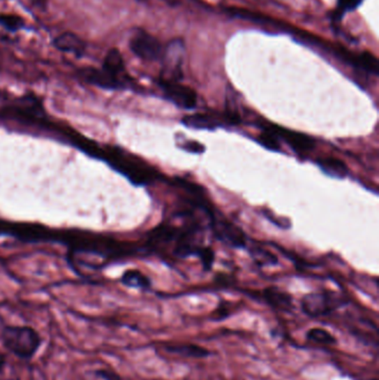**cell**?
<instances>
[{
    "label": "cell",
    "instance_id": "15",
    "mask_svg": "<svg viewBox=\"0 0 379 380\" xmlns=\"http://www.w3.org/2000/svg\"><path fill=\"white\" fill-rule=\"evenodd\" d=\"M121 283L127 287L136 288V289H142V291H149L151 287V282L149 278L136 269H131V270L124 272Z\"/></svg>",
    "mask_w": 379,
    "mask_h": 380
},
{
    "label": "cell",
    "instance_id": "13",
    "mask_svg": "<svg viewBox=\"0 0 379 380\" xmlns=\"http://www.w3.org/2000/svg\"><path fill=\"white\" fill-rule=\"evenodd\" d=\"M165 351L172 355L185 357V358L191 359H206L209 358L211 351L207 348L196 345V344H178V345H170L165 347Z\"/></svg>",
    "mask_w": 379,
    "mask_h": 380
},
{
    "label": "cell",
    "instance_id": "20",
    "mask_svg": "<svg viewBox=\"0 0 379 380\" xmlns=\"http://www.w3.org/2000/svg\"><path fill=\"white\" fill-rule=\"evenodd\" d=\"M262 133L257 138V142H260L265 148L272 150V152H281L279 139L276 137L273 131H270L265 122L262 124Z\"/></svg>",
    "mask_w": 379,
    "mask_h": 380
},
{
    "label": "cell",
    "instance_id": "9",
    "mask_svg": "<svg viewBox=\"0 0 379 380\" xmlns=\"http://www.w3.org/2000/svg\"><path fill=\"white\" fill-rule=\"evenodd\" d=\"M266 124V122H265ZM270 131L275 133L276 137L286 142L288 146L297 154H309L311 150L315 149L316 142L311 137L307 136L305 133H297V131H288L285 128L278 126L266 124Z\"/></svg>",
    "mask_w": 379,
    "mask_h": 380
},
{
    "label": "cell",
    "instance_id": "18",
    "mask_svg": "<svg viewBox=\"0 0 379 380\" xmlns=\"http://www.w3.org/2000/svg\"><path fill=\"white\" fill-rule=\"evenodd\" d=\"M363 3L364 0H337V7L332 15V20L335 22H341L345 15L356 10Z\"/></svg>",
    "mask_w": 379,
    "mask_h": 380
},
{
    "label": "cell",
    "instance_id": "14",
    "mask_svg": "<svg viewBox=\"0 0 379 380\" xmlns=\"http://www.w3.org/2000/svg\"><path fill=\"white\" fill-rule=\"evenodd\" d=\"M317 166L320 167L325 174L333 178L343 180L348 175V168L346 163L341 161L339 158L322 157L318 158L316 161Z\"/></svg>",
    "mask_w": 379,
    "mask_h": 380
},
{
    "label": "cell",
    "instance_id": "16",
    "mask_svg": "<svg viewBox=\"0 0 379 380\" xmlns=\"http://www.w3.org/2000/svg\"><path fill=\"white\" fill-rule=\"evenodd\" d=\"M0 27L8 33L16 34L27 29V22L20 15L0 13Z\"/></svg>",
    "mask_w": 379,
    "mask_h": 380
},
{
    "label": "cell",
    "instance_id": "7",
    "mask_svg": "<svg viewBox=\"0 0 379 380\" xmlns=\"http://www.w3.org/2000/svg\"><path fill=\"white\" fill-rule=\"evenodd\" d=\"M159 87L167 101L174 103L181 109H194L197 106V94L188 86L180 84V82H166L158 79Z\"/></svg>",
    "mask_w": 379,
    "mask_h": 380
},
{
    "label": "cell",
    "instance_id": "6",
    "mask_svg": "<svg viewBox=\"0 0 379 380\" xmlns=\"http://www.w3.org/2000/svg\"><path fill=\"white\" fill-rule=\"evenodd\" d=\"M185 44L180 38L172 39L165 46L163 71L159 79L166 82H180L183 78V60Z\"/></svg>",
    "mask_w": 379,
    "mask_h": 380
},
{
    "label": "cell",
    "instance_id": "11",
    "mask_svg": "<svg viewBox=\"0 0 379 380\" xmlns=\"http://www.w3.org/2000/svg\"><path fill=\"white\" fill-rule=\"evenodd\" d=\"M52 44L58 52L74 54L76 58L84 57L87 52V43L77 34L71 31H66L56 36L55 38L52 39Z\"/></svg>",
    "mask_w": 379,
    "mask_h": 380
},
{
    "label": "cell",
    "instance_id": "26",
    "mask_svg": "<svg viewBox=\"0 0 379 380\" xmlns=\"http://www.w3.org/2000/svg\"><path fill=\"white\" fill-rule=\"evenodd\" d=\"M366 380H378V378L374 377V378H371V379H366Z\"/></svg>",
    "mask_w": 379,
    "mask_h": 380
},
{
    "label": "cell",
    "instance_id": "17",
    "mask_svg": "<svg viewBox=\"0 0 379 380\" xmlns=\"http://www.w3.org/2000/svg\"><path fill=\"white\" fill-rule=\"evenodd\" d=\"M306 339L316 345L334 346L339 344V340L332 332L320 327L309 329V332H306Z\"/></svg>",
    "mask_w": 379,
    "mask_h": 380
},
{
    "label": "cell",
    "instance_id": "4",
    "mask_svg": "<svg viewBox=\"0 0 379 380\" xmlns=\"http://www.w3.org/2000/svg\"><path fill=\"white\" fill-rule=\"evenodd\" d=\"M3 342L11 353L22 358H30L40 345L39 335L28 327H8L3 332Z\"/></svg>",
    "mask_w": 379,
    "mask_h": 380
},
{
    "label": "cell",
    "instance_id": "25",
    "mask_svg": "<svg viewBox=\"0 0 379 380\" xmlns=\"http://www.w3.org/2000/svg\"><path fill=\"white\" fill-rule=\"evenodd\" d=\"M137 1H140V3H146L148 0H137Z\"/></svg>",
    "mask_w": 379,
    "mask_h": 380
},
{
    "label": "cell",
    "instance_id": "12",
    "mask_svg": "<svg viewBox=\"0 0 379 380\" xmlns=\"http://www.w3.org/2000/svg\"><path fill=\"white\" fill-rule=\"evenodd\" d=\"M262 302L276 312L292 314L295 309L294 298L290 293L278 287H268L262 293Z\"/></svg>",
    "mask_w": 379,
    "mask_h": 380
},
{
    "label": "cell",
    "instance_id": "10",
    "mask_svg": "<svg viewBox=\"0 0 379 380\" xmlns=\"http://www.w3.org/2000/svg\"><path fill=\"white\" fill-rule=\"evenodd\" d=\"M186 127L194 129H216L225 125H234L228 115H219L215 112L207 114L187 115L181 120Z\"/></svg>",
    "mask_w": 379,
    "mask_h": 380
},
{
    "label": "cell",
    "instance_id": "2",
    "mask_svg": "<svg viewBox=\"0 0 379 380\" xmlns=\"http://www.w3.org/2000/svg\"><path fill=\"white\" fill-rule=\"evenodd\" d=\"M348 304L344 297L334 291H322V293H311L300 300V309L307 317H328L334 312L341 309Z\"/></svg>",
    "mask_w": 379,
    "mask_h": 380
},
{
    "label": "cell",
    "instance_id": "22",
    "mask_svg": "<svg viewBox=\"0 0 379 380\" xmlns=\"http://www.w3.org/2000/svg\"><path fill=\"white\" fill-rule=\"evenodd\" d=\"M197 257H200V261H202V267H204L205 270H210L211 269L214 261H215V254H214L211 248L202 247Z\"/></svg>",
    "mask_w": 379,
    "mask_h": 380
},
{
    "label": "cell",
    "instance_id": "21",
    "mask_svg": "<svg viewBox=\"0 0 379 380\" xmlns=\"http://www.w3.org/2000/svg\"><path fill=\"white\" fill-rule=\"evenodd\" d=\"M251 255L253 256V258L257 263L260 265H273V263H277V258L273 254H270L269 251L262 249V247H253L251 250Z\"/></svg>",
    "mask_w": 379,
    "mask_h": 380
},
{
    "label": "cell",
    "instance_id": "1",
    "mask_svg": "<svg viewBox=\"0 0 379 380\" xmlns=\"http://www.w3.org/2000/svg\"><path fill=\"white\" fill-rule=\"evenodd\" d=\"M77 73L84 82L101 89L126 90L136 86L126 68L123 54L118 48H110L106 52L101 67H82Z\"/></svg>",
    "mask_w": 379,
    "mask_h": 380
},
{
    "label": "cell",
    "instance_id": "23",
    "mask_svg": "<svg viewBox=\"0 0 379 380\" xmlns=\"http://www.w3.org/2000/svg\"><path fill=\"white\" fill-rule=\"evenodd\" d=\"M181 148L191 154H202L205 152L204 145L197 142H187L181 145Z\"/></svg>",
    "mask_w": 379,
    "mask_h": 380
},
{
    "label": "cell",
    "instance_id": "8",
    "mask_svg": "<svg viewBox=\"0 0 379 380\" xmlns=\"http://www.w3.org/2000/svg\"><path fill=\"white\" fill-rule=\"evenodd\" d=\"M210 227L216 238L230 247L245 248L246 236L241 229L230 223L228 220L221 219L214 216L210 220Z\"/></svg>",
    "mask_w": 379,
    "mask_h": 380
},
{
    "label": "cell",
    "instance_id": "3",
    "mask_svg": "<svg viewBox=\"0 0 379 380\" xmlns=\"http://www.w3.org/2000/svg\"><path fill=\"white\" fill-rule=\"evenodd\" d=\"M112 163H115L116 169L134 182L135 185H149L159 178V173L154 167L131 154L117 152L112 157Z\"/></svg>",
    "mask_w": 379,
    "mask_h": 380
},
{
    "label": "cell",
    "instance_id": "27",
    "mask_svg": "<svg viewBox=\"0 0 379 380\" xmlns=\"http://www.w3.org/2000/svg\"><path fill=\"white\" fill-rule=\"evenodd\" d=\"M3 97V94L0 93V98Z\"/></svg>",
    "mask_w": 379,
    "mask_h": 380
},
{
    "label": "cell",
    "instance_id": "24",
    "mask_svg": "<svg viewBox=\"0 0 379 380\" xmlns=\"http://www.w3.org/2000/svg\"><path fill=\"white\" fill-rule=\"evenodd\" d=\"M29 1L39 10L45 11L48 8V0H29Z\"/></svg>",
    "mask_w": 379,
    "mask_h": 380
},
{
    "label": "cell",
    "instance_id": "19",
    "mask_svg": "<svg viewBox=\"0 0 379 380\" xmlns=\"http://www.w3.org/2000/svg\"><path fill=\"white\" fill-rule=\"evenodd\" d=\"M356 68L365 73L373 75V76H378V60L375 57L374 54L369 52H364V54L357 56V64Z\"/></svg>",
    "mask_w": 379,
    "mask_h": 380
},
{
    "label": "cell",
    "instance_id": "5",
    "mask_svg": "<svg viewBox=\"0 0 379 380\" xmlns=\"http://www.w3.org/2000/svg\"><path fill=\"white\" fill-rule=\"evenodd\" d=\"M128 47L133 54L144 61L155 63L164 57L165 46L157 37L142 28H137L131 34Z\"/></svg>",
    "mask_w": 379,
    "mask_h": 380
}]
</instances>
